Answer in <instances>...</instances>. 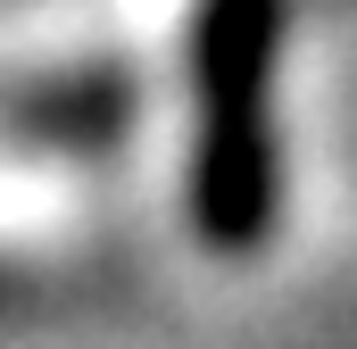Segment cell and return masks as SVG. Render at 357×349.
<instances>
[{"label":"cell","instance_id":"cell-1","mask_svg":"<svg viewBox=\"0 0 357 349\" xmlns=\"http://www.w3.org/2000/svg\"><path fill=\"white\" fill-rule=\"evenodd\" d=\"M274 50L282 0H199L191 17V216L216 250H250L274 225Z\"/></svg>","mask_w":357,"mask_h":349}]
</instances>
